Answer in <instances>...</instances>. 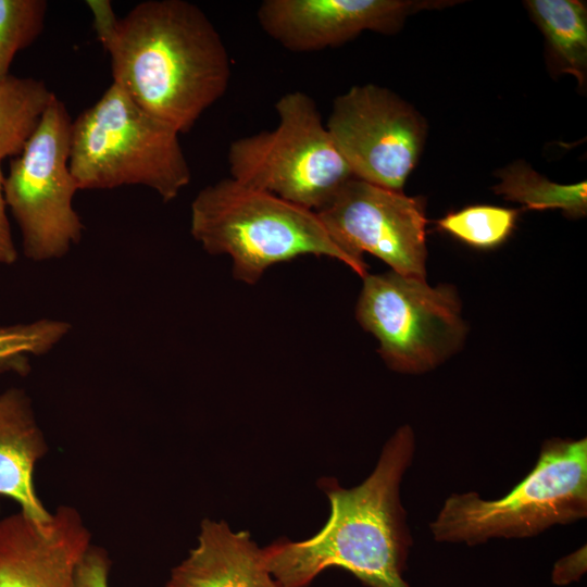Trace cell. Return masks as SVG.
I'll list each match as a JSON object with an SVG mask.
<instances>
[{
    "label": "cell",
    "instance_id": "obj_8",
    "mask_svg": "<svg viewBox=\"0 0 587 587\" xmlns=\"http://www.w3.org/2000/svg\"><path fill=\"white\" fill-rule=\"evenodd\" d=\"M355 315L379 342V353L396 372H428L455 352L465 336L461 307L451 286L394 271L363 277Z\"/></svg>",
    "mask_w": 587,
    "mask_h": 587
},
{
    "label": "cell",
    "instance_id": "obj_23",
    "mask_svg": "<svg viewBox=\"0 0 587 587\" xmlns=\"http://www.w3.org/2000/svg\"><path fill=\"white\" fill-rule=\"evenodd\" d=\"M4 175L0 161V264L11 265L17 260V249L15 247L11 227L7 214V202L4 198Z\"/></svg>",
    "mask_w": 587,
    "mask_h": 587
},
{
    "label": "cell",
    "instance_id": "obj_18",
    "mask_svg": "<svg viewBox=\"0 0 587 587\" xmlns=\"http://www.w3.org/2000/svg\"><path fill=\"white\" fill-rule=\"evenodd\" d=\"M70 329L67 322L55 319L0 326V373H26L28 358L49 352Z\"/></svg>",
    "mask_w": 587,
    "mask_h": 587
},
{
    "label": "cell",
    "instance_id": "obj_4",
    "mask_svg": "<svg viewBox=\"0 0 587 587\" xmlns=\"http://www.w3.org/2000/svg\"><path fill=\"white\" fill-rule=\"evenodd\" d=\"M179 135L112 83L72 122L70 170L78 190L140 185L172 201L191 180Z\"/></svg>",
    "mask_w": 587,
    "mask_h": 587
},
{
    "label": "cell",
    "instance_id": "obj_14",
    "mask_svg": "<svg viewBox=\"0 0 587 587\" xmlns=\"http://www.w3.org/2000/svg\"><path fill=\"white\" fill-rule=\"evenodd\" d=\"M48 447L24 390L0 395V496L13 499L21 512L36 523L51 521L34 485L36 463Z\"/></svg>",
    "mask_w": 587,
    "mask_h": 587
},
{
    "label": "cell",
    "instance_id": "obj_3",
    "mask_svg": "<svg viewBox=\"0 0 587 587\" xmlns=\"http://www.w3.org/2000/svg\"><path fill=\"white\" fill-rule=\"evenodd\" d=\"M190 233L207 252L228 255L234 277L249 285L272 265L305 254L336 259L366 275L364 260L340 246L316 212L232 177L197 193Z\"/></svg>",
    "mask_w": 587,
    "mask_h": 587
},
{
    "label": "cell",
    "instance_id": "obj_11",
    "mask_svg": "<svg viewBox=\"0 0 587 587\" xmlns=\"http://www.w3.org/2000/svg\"><path fill=\"white\" fill-rule=\"evenodd\" d=\"M453 1L265 0L257 11L263 32L292 52L338 47L365 30L394 34L423 9Z\"/></svg>",
    "mask_w": 587,
    "mask_h": 587
},
{
    "label": "cell",
    "instance_id": "obj_19",
    "mask_svg": "<svg viewBox=\"0 0 587 587\" xmlns=\"http://www.w3.org/2000/svg\"><path fill=\"white\" fill-rule=\"evenodd\" d=\"M517 211L495 205H470L437 222L440 229L477 249H491L511 234Z\"/></svg>",
    "mask_w": 587,
    "mask_h": 587
},
{
    "label": "cell",
    "instance_id": "obj_15",
    "mask_svg": "<svg viewBox=\"0 0 587 587\" xmlns=\"http://www.w3.org/2000/svg\"><path fill=\"white\" fill-rule=\"evenodd\" d=\"M524 5L546 39L550 70L587 78V8L578 0H527Z\"/></svg>",
    "mask_w": 587,
    "mask_h": 587
},
{
    "label": "cell",
    "instance_id": "obj_6",
    "mask_svg": "<svg viewBox=\"0 0 587 587\" xmlns=\"http://www.w3.org/2000/svg\"><path fill=\"white\" fill-rule=\"evenodd\" d=\"M275 110L278 124L274 129L229 145L230 177L316 212L354 176L309 95L287 92Z\"/></svg>",
    "mask_w": 587,
    "mask_h": 587
},
{
    "label": "cell",
    "instance_id": "obj_1",
    "mask_svg": "<svg viewBox=\"0 0 587 587\" xmlns=\"http://www.w3.org/2000/svg\"><path fill=\"white\" fill-rule=\"evenodd\" d=\"M110 57L113 83L179 134L226 92L227 49L207 14L185 0H147L117 17L108 0L86 2Z\"/></svg>",
    "mask_w": 587,
    "mask_h": 587
},
{
    "label": "cell",
    "instance_id": "obj_7",
    "mask_svg": "<svg viewBox=\"0 0 587 587\" xmlns=\"http://www.w3.org/2000/svg\"><path fill=\"white\" fill-rule=\"evenodd\" d=\"M71 129L67 109L54 95L4 176L7 207L20 228L24 254L35 262L64 257L83 236L73 205L78 187L70 170Z\"/></svg>",
    "mask_w": 587,
    "mask_h": 587
},
{
    "label": "cell",
    "instance_id": "obj_21",
    "mask_svg": "<svg viewBox=\"0 0 587 587\" xmlns=\"http://www.w3.org/2000/svg\"><path fill=\"white\" fill-rule=\"evenodd\" d=\"M109 573L108 553L90 545L76 565L73 587H110Z\"/></svg>",
    "mask_w": 587,
    "mask_h": 587
},
{
    "label": "cell",
    "instance_id": "obj_10",
    "mask_svg": "<svg viewBox=\"0 0 587 587\" xmlns=\"http://www.w3.org/2000/svg\"><path fill=\"white\" fill-rule=\"evenodd\" d=\"M316 214L352 255L367 252L391 271L425 279V199L408 197L359 178L348 180Z\"/></svg>",
    "mask_w": 587,
    "mask_h": 587
},
{
    "label": "cell",
    "instance_id": "obj_22",
    "mask_svg": "<svg viewBox=\"0 0 587 587\" xmlns=\"http://www.w3.org/2000/svg\"><path fill=\"white\" fill-rule=\"evenodd\" d=\"M587 570L586 546L562 557L553 566L551 579L554 585L565 586L578 582Z\"/></svg>",
    "mask_w": 587,
    "mask_h": 587
},
{
    "label": "cell",
    "instance_id": "obj_17",
    "mask_svg": "<svg viewBox=\"0 0 587 587\" xmlns=\"http://www.w3.org/2000/svg\"><path fill=\"white\" fill-rule=\"evenodd\" d=\"M500 183L494 186L497 195L524 204L528 209H561L571 217L587 212V184H557L544 177L523 161L511 163L498 171Z\"/></svg>",
    "mask_w": 587,
    "mask_h": 587
},
{
    "label": "cell",
    "instance_id": "obj_13",
    "mask_svg": "<svg viewBox=\"0 0 587 587\" xmlns=\"http://www.w3.org/2000/svg\"><path fill=\"white\" fill-rule=\"evenodd\" d=\"M165 587L279 586L248 530L234 532L224 521L205 519L196 547L172 569Z\"/></svg>",
    "mask_w": 587,
    "mask_h": 587
},
{
    "label": "cell",
    "instance_id": "obj_16",
    "mask_svg": "<svg viewBox=\"0 0 587 587\" xmlns=\"http://www.w3.org/2000/svg\"><path fill=\"white\" fill-rule=\"evenodd\" d=\"M53 96L35 78L0 79V161L21 153Z\"/></svg>",
    "mask_w": 587,
    "mask_h": 587
},
{
    "label": "cell",
    "instance_id": "obj_20",
    "mask_svg": "<svg viewBox=\"0 0 587 587\" xmlns=\"http://www.w3.org/2000/svg\"><path fill=\"white\" fill-rule=\"evenodd\" d=\"M47 9L45 0H0V79L10 75L16 53L42 32Z\"/></svg>",
    "mask_w": 587,
    "mask_h": 587
},
{
    "label": "cell",
    "instance_id": "obj_12",
    "mask_svg": "<svg viewBox=\"0 0 587 587\" xmlns=\"http://www.w3.org/2000/svg\"><path fill=\"white\" fill-rule=\"evenodd\" d=\"M91 535L80 514L61 505L39 524L21 511L0 520V587H73Z\"/></svg>",
    "mask_w": 587,
    "mask_h": 587
},
{
    "label": "cell",
    "instance_id": "obj_9",
    "mask_svg": "<svg viewBox=\"0 0 587 587\" xmlns=\"http://www.w3.org/2000/svg\"><path fill=\"white\" fill-rule=\"evenodd\" d=\"M325 126L355 178L395 191H402L426 138L419 112L374 84L338 96Z\"/></svg>",
    "mask_w": 587,
    "mask_h": 587
},
{
    "label": "cell",
    "instance_id": "obj_5",
    "mask_svg": "<svg viewBox=\"0 0 587 587\" xmlns=\"http://www.w3.org/2000/svg\"><path fill=\"white\" fill-rule=\"evenodd\" d=\"M587 516V439L551 438L528 474L503 497L451 494L429 523L438 542L476 546L534 537Z\"/></svg>",
    "mask_w": 587,
    "mask_h": 587
},
{
    "label": "cell",
    "instance_id": "obj_2",
    "mask_svg": "<svg viewBox=\"0 0 587 587\" xmlns=\"http://www.w3.org/2000/svg\"><path fill=\"white\" fill-rule=\"evenodd\" d=\"M415 452L409 425L387 440L373 472L346 489L335 478L320 482L330 503L325 525L302 541L282 538L263 548L279 587H308L324 570L341 567L369 587H410L403 578L412 547L400 486Z\"/></svg>",
    "mask_w": 587,
    "mask_h": 587
}]
</instances>
